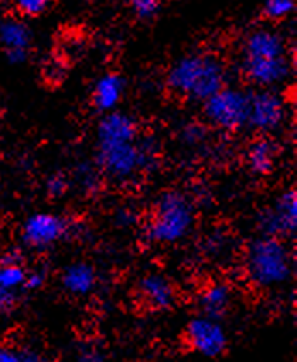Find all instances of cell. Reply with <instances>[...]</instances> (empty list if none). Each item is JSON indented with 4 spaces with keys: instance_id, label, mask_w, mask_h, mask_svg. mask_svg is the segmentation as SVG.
<instances>
[{
    "instance_id": "15",
    "label": "cell",
    "mask_w": 297,
    "mask_h": 362,
    "mask_svg": "<svg viewBox=\"0 0 297 362\" xmlns=\"http://www.w3.org/2000/svg\"><path fill=\"white\" fill-rule=\"evenodd\" d=\"M62 289L72 298H88L98 286V274L93 263L77 260L69 263L60 274Z\"/></svg>"
},
{
    "instance_id": "10",
    "label": "cell",
    "mask_w": 297,
    "mask_h": 362,
    "mask_svg": "<svg viewBox=\"0 0 297 362\" xmlns=\"http://www.w3.org/2000/svg\"><path fill=\"white\" fill-rule=\"evenodd\" d=\"M286 118V106L282 98L272 89H262L250 94V113H248V127L257 132H274L282 125Z\"/></svg>"
},
{
    "instance_id": "20",
    "label": "cell",
    "mask_w": 297,
    "mask_h": 362,
    "mask_svg": "<svg viewBox=\"0 0 297 362\" xmlns=\"http://www.w3.org/2000/svg\"><path fill=\"white\" fill-rule=\"evenodd\" d=\"M130 9L135 18L147 21L156 18L159 14L163 0H129Z\"/></svg>"
},
{
    "instance_id": "18",
    "label": "cell",
    "mask_w": 297,
    "mask_h": 362,
    "mask_svg": "<svg viewBox=\"0 0 297 362\" xmlns=\"http://www.w3.org/2000/svg\"><path fill=\"white\" fill-rule=\"evenodd\" d=\"M296 0H265L263 16L268 21H282L294 14Z\"/></svg>"
},
{
    "instance_id": "3",
    "label": "cell",
    "mask_w": 297,
    "mask_h": 362,
    "mask_svg": "<svg viewBox=\"0 0 297 362\" xmlns=\"http://www.w3.org/2000/svg\"><path fill=\"white\" fill-rule=\"evenodd\" d=\"M243 270L255 289H279L294 274V257L286 240L262 234L248 243L243 253Z\"/></svg>"
},
{
    "instance_id": "12",
    "label": "cell",
    "mask_w": 297,
    "mask_h": 362,
    "mask_svg": "<svg viewBox=\"0 0 297 362\" xmlns=\"http://www.w3.org/2000/svg\"><path fill=\"white\" fill-rule=\"evenodd\" d=\"M28 269L16 255H9L0 260V316L9 313L24 292Z\"/></svg>"
},
{
    "instance_id": "8",
    "label": "cell",
    "mask_w": 297,
    "mask_h": 362,
    "mask_svg": "<svg viewBox=\"0 0 297 362\" xmlns=\"http://www.w3.org/2000/svg\"><path fill=\"white\" fill-rule=\"evenodd\" d=\"M70 221L55 212H35L21 226V243L31 252H47L67 238Z\"/></svg>"
},
{
    "instance_id": "11",
    "label": "cell",
    "mask_w": 297,
    "mask_h": 362,
    "mask_svg": "<svg viewBox=\"0 0 297 362\" xmlns=\"http://www.w3.org/2000/svg\"><path fill=\"white\" fill-rule=\"evenodd\" d=\"M137 296L140 303L152 311L173 310L178 299L175 284L161 272H148L139 279Z\"/></svg>"
},
{
    "instance_id": "7",
    "label": "cell",
    "mask_w": 297,
    "mask_h": 362,
    "mask_svg": "<svg viewBox=\"0 0 297 362\" xmlns=\"http://www.w3.org/2000/svg\"><path fill=\"white\" fill-rule=\"evenodd\" d=\"M183 337L190 351L205 359L222 357L229 349V333L222 320L200 313L188 320Z\"/></svg>"
},
{
    "instance_id": "1",
    "label": "cell",
    "mask_w": 297,
    "mask_h": 362,
    "mask_svg": "<svg viewBox=\"0 0 297 362\" xmlns=\"http://www.w3.org/2000/svg\"><path fill=\"white\" fill-rule=\"evenodd\" d=\"M98 166L115 183H129L139 173L147 170L156 151L142 146L139 125L122 111L103 115L98 123Z\"/></svg>"
},
{
    "instance_id": "5",
    "label": "cell",
    "mask_w": 297,
    "mask_h": 362,
    "mask_svg": "<svg viewBox=\"0 0 297 362\" xmlns=\"http://www.w3.org/2000/svg\"><path fill=\"white\" fill-rule=\"evenodd\" d=\"M197 224V211L192 199L183 192L161 193L146 224V240L152 245L169 246L187 240Z\"/></svg>"
},
{
    "instance_id": "14",
    "label": "cell",
    "mask_w": 297,
    "mask_h": 362,
    "mask_svg": "<svg viewBox=\"0 0 297 362\" xmlns=\"http://www.w3.org/2000/svg\"><path fill=\"white\" fill-rule=\"evenodd\" d=\"M234 306V289L224 281L209 282L197 294V308L200 315L222 320Z\"/></svg>"
},
{
    "instance_id": "21",
    "label": "cell",
    "mask_w": 297,
    "mask_h": 362,
    "mask_svg": "<svg viewBox=\"0 0 297 362\" xmlns=\"http://www.w3.org/2000/svg\"><path fill=\"white\" fill-rule=\"evenodd\" d=\"M74 362H106V356L101 347L88 342L79 345V347L76 349Z\"/></svg>"
},
{
    "instance_id": "6",
    "label": "cell",
    "mask_w": 297,
    "mask_h": 362,
    "mask_svg": "<svg viewBox=\"0 0 297 362\" xmlns=\"http://www.w3.org/2000/svg\"><path fill=\"white\" fill-rule=\"evenodd\" d=\"M248 113L250 94L233 86H224L204 101L205 120L216 129L226 132H238L248 127Z\"/></svg>"
},
{
    "instance_id": "23",
    "label": "cell",
    "mask_w": 297,
    "mask_h": 362,
    "mask_svg": "<svg viewBox=\"0 0 297 362\" xmlns=\"http://www.w3.org/2000/svg\"><path fill=\"white\" fill-rule=\"evenodd\" d=\"M0 362H24V351L9 344H0Z\"/></svg>"
},
{
    "instance_id": "4",
    "label": "cell",
    "mask_w": 297,
    "mask_h": 362,
    "mask_svg": "<svg viewBox=\"0 0 297 362\" xmlns=\"http://www.w3.org/2000/svg\"><path fill=\"white\" fill-rule=\"evenodd\" d=\"M166 84L176 96L204 103L228 86V71L214 53H192L169 69Z\"/></svg>"
},
{
    "instance_id": "13",
    "label": "cell",
    "mask_w": 297,
    "mask_h": 362,
    "mask_svg": "<svg viewBox=\"0 0 297 362\" xmlns=\"http://www.w3.org/2000/svg\"><path fill=\"white\" fill-rule=\"evenodd\" d=\"M33 33L24 21L2 19L0 21V47L6 52L11 64H24L30 57Z\"/></svg>"
},
{
    "instance_id": "19",
    "label": "cell",
    "mask_w": 297,
    "mask_h": 362,
    "mask_svg": "<svg viewBox=\"0 0 297 362\" xmlns=\"http://www.w3.org/2000/svg\"><path fill=\"white\" fill-rule=\"evenodd\" d=\"M16 11L26 18H38L52 7L53 0H12Z\"/></svg>"
},
{
    "instance_id": "17",
    "label": "cell",
    "mask_w": 297,
    "mask_h": 362,
    "mask_svg": "<svg viewBox=\"0 0 297 362\" xmlns=\"http://www.w3.org/2000/svg\"><path fill=\"white\" fill-rule=\"evenodd\" d=\"M277 147L272 139L260 137L250 144L246 151V163L251 173L257 176H268L274 171Z\"/></svg>"
},
{
    "instance_id": "24",
    "label": "cell",
    "mask_w": 297,
    "mask_h": 362,
    "mask_svg": "<svg viewBox=\"0 0 297 362\" xmlns=\"http://www.w3.org/2000/svg\"><path fill=\"white\" fill-rule=\"evenodd\" d=\"M47 282V275L43 274L41 270H28L26 275V282H24V291H38L45 286Z\"/></svg>"
},
{
    "instance_id": "25",
    "label": "cell",
    "mask_w": 297,
    "mask_h": 362,
    "mask_svg": "<svg viewBox=\"0 0 297 362\" xmlns=\"http://www.w3.org/2000/svg\"><path fill=\"white\" fill-rule=\"evenodd\" d=\"M204 130H205L204 127H200V125H190L185 129V139H187V142H190V144H195L205 135Z\"/></svg>"
},
{
    "instance_id": "26",
    "label": "cell",
    "mask_w": 297,
    "mask_h": 362,
    "mask_svg": "<svg viewBox=\"0 0 297 362\" xmlns=\"http://www.w3.org/2000/svg\"><path fill=\"white\" fill-rule=\"evenodd\" d=\"M24 362H48L45 357H41L40 354L31 352V351H24Z\"/></svg>"
},
{
    "instance_id": "2",
    "label": "cell",
    "mask_w": 297,
    "mask_h": 362,
    "mask_svg": "<svg viewBox=\"0 0 297 362\" xmlns=\"http://www.w3.org/2000/svg\"><path fill=\"white\" fill-rule=\"evenodd\" d=\"M292 71L282 35L268 28L251 31L241 47V72L260 89H272L289 79Z\"/></svg>"
},
{
    "instance_id": "9",
    "label": "cell",
    "mask_w": 297,
    "mask_h": 362,
    "mask_svg": "<svg viewBox=\"0 0 297 362\" xmlns=\"http://www.w3.org/2000/svg\"><path fill=\"white\" fill-rule=\"evenodd\" d=\"M260 229L267 236L292 238L297 229V193L286 190L260 214Z\"/></svg>"
},
{
    "instance_id": "22",
    "label": "cell",
    "mask_w": 297,
    "mask_h": 362,
    "mask_svg": "<svg viewBox=\"0 0 297 362\" xmlns=\"http://www.w3.org/2000/svg\"><path fill=\"white\" fill-rule=\"evenodd\" d=\"M69 188V180L64 175H53L47 181V192L52 197H62Z\"/></svg>"
},
{
    "instance_id": "16",
    "label": "cell",
    "mask_w": 297,
    "mask_h": 362,
    "mask_svg": "<svg viewBox=\"0 0 297 362\" xmlns=\"http://www.w3.org/2000/svg\"><path fill=\"white\" fill-rule=\"evenodd\" d=\"M125 79L118 72H108L99 77L93 89V106L98 113L108 115L117 111L125 94Z\"/></svg>"
}]
</instances>
